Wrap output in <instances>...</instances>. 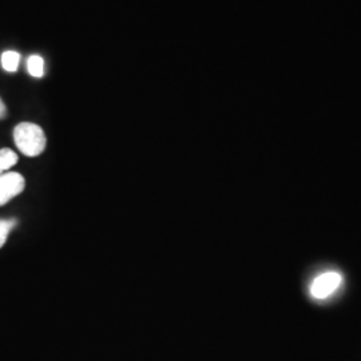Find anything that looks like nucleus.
Segmentation results:
<instances>
[{"label": "nucleus", "instance_id": "3", "mask_svg": "<svg viewBox=\"0 0 361 361\" xmlns=\"http://www.w3.org/2000/svg\"><path fill=\"white\" fill-rule=\"evenodd\" d=\"M340 284H341V276L336 271L324 273L313 281V284L310 286V295L317 300H323L335 293L336 289L340 286Z\"/></svg>", "mask_w": 361, "mask_h": 361}, {"label": "nucleus", "instance_id": "1", "mask_svg": "<svg viewBox=\"0 0 361 361\" xmlns=\"http://www.w3.org/2000/svg\"><path fill=\"white\" fill-rule=\"evenodd\" d=\"M13 142L26 157H38L46 149L47 140L43 129L31 122H22L13 129Z\"/></svg>", "mask_w": 361, "mask_h": 361}, {"label": "nucleus", "instance_id": "4", "mask_svg": "<svg viewBox=\"0 0 361 361\" xmlns=\"http://www.w3.org/2000/svg\"><path fill=\"white\" fill-rule=\"evenodd\" d=\"M18 154L11 149H0V174L7 173L18 164Z\"/></svg>", "mask_w": 361, "mask_h": 361}, {"label": "nucleus", "instance_id": "2", "mask_svg": "<svg viewBox=\"0 0 361 361\" xmlns=\"http://www.w3.org/2000/svg\"><path fill=\"white\" fill-rule=\"evenodd\" d=\"M26 188V180L16 171H7L0 174V207L8 204Z\"/></svg>", "mask_w": 361, "mask_h": 361}, {"label": "nucleus", "instance_id": "5", "mask_svg": "<svg viewBox=\"0 0 361 361\" xmlns=\"http://www.w3.org/2000/svg\"><path fill=\"white\" fill-rule=\"evenodd\" d=\"M1 67L7 71V73H15L19 67V62H20V55L19 52L8 50L1 54Z\"/></svg>", "mask_w": 361, "mask_h": 361}, {"label": "nucleus", "instance_id": "7", "mask_svg": "<svg viewBox=\"0 0 361 361\" xmlns=\"http://www.w3.org/2000/svg\"><path fill=\"white\" fill-rule=\"evenodd\" d=\"M16 225L15 219H0V247L7 243L8 235Z\"/></svg>", "mask_w": 361, "mask_h": 361}, {"label": "nucleus", "instance_id": "8", "mask_svg": "<svg viewBox=\"0 0 361 361\" xmlns=\"http://www.w3.org/2000/svg\"><path fill=\"white\" fill-rule=\"evenodd\" d=\"M6 116H7V107H6V104L0 98V119H3Z\"/></svg>", "mask_w": 361, "mask_h": 361}, {"label": "nucleus", "instance_id": "6", "mask_svg": "<svg viewBox=\"0 0 361 361\" xmlns=\"http://www.w3.org/2000/svg\"><path fill=\"white\" fill-rule=\"evenodd\" d=\"M27 70H28L31 77H43V73H44V61H43V58L39 56V55H31L27 59Z\"/></svg>", "mask_w": 361, "mask_h": 361}]
</instances>
